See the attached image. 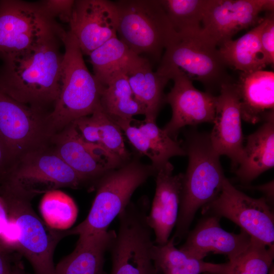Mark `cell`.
Returning a JSON list of instances; mask_svg holds the SVG:
<instances>
[{
    "label": "cell",
    "instance_id": "34",
    "mask_svg": "<svg viewBox=\"0 0 274 274\" xmlns=\"http://www.w3.org/2000/svg\"><path fill=\"white\" fill-rule=\"evenodd\" d=\"M267 22L260 37L262 61L265 66L274 63V14L273 11L267 12Z\"/></svg>",
    "mask_w": 274,
    "mask_h": 274
},
{
    "label": "cell",
    "instance_id": "37",
    "mask_svg": "<svg viewBox=\"0 0 274 274\" xmlns=\"http://www.w3.org/2000/svg\"><path fill=\"white\" fill-rule=\"evenodd\" d=\"M15 162L0 141V184L11 170Z\"/></svg>",
    "mask_w": 274,
    "mask_h": 274
},
{
    "label": "cell",
    "instance_id": "21",
    "mask_svg": "<svg viewBox=\"0 0 274 274\" xmlns=\"http://www.w3.org/2000/svg\"><path fill=\"white\" fill-rule=\"evenodd\" d=\"M121 72L125 76L135 99L145 110V120L156 121L165 103L164 89L169 80L153 71L149 60L134 54Z\"/></svg>",
    "mask_w": 274,
    "mask_h": 274
},
{
    "label": "cell",
    "instance_id": "29",
    "mask_svg": "<svg viewBox=\"0 0 274 274\" xmlns=\"http://www.w3.org/2000/svg\"><path fill=\"white\" fill-rule=\"evenodd\" d=\"M40 210L45 224L58 230L70 228L75 222L78 213L73 199L58 189L44 194L40 202Z\"/></svg>",
    "mask_w": 274,
    "mask_h": 274
},
{
    "label": "cell",
    "instance_id": "42",
    "mask_svg": "<svg viewBox=\"0 0 274 274\" xmlns=\"http://www.w3.org/2000/svg\"><path fill=\"white\" fill-rule=\"evenodd\" d=\"M0 249L2 250H3L4 251L3 249H2L1 248H0Z\"/></svg>",
    "mask_w": 274,
    "mask_h": 274
},
{
    "label": "cell",
    "instance_id": "8",
    "mask_svg": "<svg viewBox=\"0 0 274 274\" xmlns=\"http://www.w3.org/2000/svg\"><path fill=\"white\" fill-rule=\"evenodd\" d=\"M149 208L144 197L130 202L119 215L118 230L109 250L110 274H160L152 258L155 243L147 219Z\"/></svg>",
    "mask_w": 274,
    "mask_h": 274
},
{
    "label": "cell",
    "instance_id": "44",
    "mask_svg": "<svg viewBox=\"0 0 274 274\" xmlns=\"http://www.w3.org/2000/svg\"></svg>",
    "mask_w": 274,
    "mask_h": 274
},
{
    "label": "cell",
    "instance_id": "22",
    "mask_svg": "<svg viewBox=\"0 0 274 274\" xmlns=\"http://www.w3.org/2000/svg\"><path fill=\"white\" fill-rule=\"evenodd\" d=\"M116 234L108 230L79 235L75 249L57 264L54 274H104L105 255Z\"/></svg>",
    "mask_w": 274,
    "mask_h": 274
},
{
    "label": "cell",
    "instance_id": "35",
    "mask_svg": "<svg viewBox=\"0 0 274 274\" xmlns=\"http://www.w3.org/2000/svg\"><path fill=\"white\" fill-rule=\"evenodd\" d=\"M73 123L75 124L82 138L86 142L99 145V127L96 119L92 114L80 117Z\"/></svg>",
    "mask_w": 274,
    "mask_h": 274
},
{
    "label": "cell",
    "instance_id": "6",
    "mask_svg": "<svg viewBox=\"0 0 274 274\" xmlns=\"http://www.w3.org/2000/svg\"><path fill=\"white\" fill-rule=\"evenodd\" d=\"M85 181L48 145L18 158L0 184L6 192L30 200L35 196L60 188L78 189Z\"/></svg>",
    "mask_w": 274,
    "mask_h": 274
},
{
    "label": "cell",
    "instance_id": "16",
    "mask_svg": "<svg viewBox=\"0 0 274 274\" xmlns=\"http://www.w3.org/2000/svg\"><path fill=\"white\" fill-rule=\"evenodd\" d=\"M68 24L83 54L89 56L105 42L117 37V13L114 2L75 1Z\"/></svg>",
    "mask_w": 274,
    "mask_h": 274
},
{
    "label": "cell",
    "instance_id": "2",
    "mask_svg": "<svg viewBox=\"0 0 274 274\" xmlns=\"http://www.w3.org/2000/svg\"><path fill=\"white\" fill-rule=\"evenodd\" d=\"M182 146L188 157V165L183 174L179 212L172 237L176 245L187 235L198 210L219 195L226 178L210 133L190 130Z\"/></svg>",
    "mask_w": 274,
    "mask_h": 274
},
{
    "label": "cell",
    "instance_id": "10",
    "mask_svg": "<svg viewBox=\"0 0 274 274\" xmlns=\"http://www.w3.org/2000/svg\"><path fill=\"white\" fill-rule=\"evenodd\" d=\"M0 195L8 216L18 228L16 251L30 262L35 274H54V250L59 241L66 236L65 230L48 227L33 211L30 200L6 192H1Z\"/></svg>",
    "mask_w": 274,
    "mask_h": 274
},
{
    "label": "cell",
    "instance_id": "14",
    "mask_svg": "<svg viewBox=\"0 0 274 274\" xmlns=\"http://www.w3.org/2000/svg\"><path fill=\"white\" fill-rule=\"evenodd\" d=\"M273 0H209L202 31L219 47L238 31L255 26L264 12L273 11Z\"/></svg>",
    "mask_w": 274,
    "mask_h": 274
},
{
    "label": "cell",
    "instance_id": "36",
    "mask_svg": "<svg viewBox=\"0 0 274 274\" xmlns=\"http://www.w3.org/2000/svg\"><path fill=\"white\" fill-rule=\"evenodd\" d=\"M47 12L53 18L69 23L72 15L75 1L46 0L41 2Z\"/></svg>",
    "mask_w": 274,
    "mask_h": 274
},
{
    "label": "cell",
    "instance_id": "1",
    "mask_svg": "<svg viewBox=\"0 0 274 274\" xmlns=\"http://www.w3.org/2000/svg\"><path fill=\"white\" fill-rule=\"evenodd\" d=\"M63 36L51 37L26 50L2 57L0 89L33 108L47 112L49 107L53 108L60 90Z\"/></svg>",
    "mask_w": 274,
    "mask_h": 274
},
{
    "label": "cell",
    "instance_id": "31",
    "mask_svg": "<svg viewBox=\"0 0 274 274\" xmlns=\"http://www.w3.org/2000/svg\"><path fill=\"white\" fill-rule=\"evenodd\" d=\"M138 127L149 141L151 164L156 171L169 162L170 158L186 155L182 145L159 127L156 121L144 120L139 122Z\"/></svg>",
    "mask_w": 274,
    "mask_h": 274
},
{
    "label": "cell",
    "instance_id": "19",
    "mask_svg": "<svg viewBox=\"0 0 274 274\" xmlns=\"http://www.w3.org/2000/svg\"><path fill=\"white\" fill-rule=\"evenodd\" d=\"M173 170L174 166L169 161L154 176L155 193L147 219L157 245L168 242L178 217L183 174L174 175Z\"/></svg>",
    "mask_w": 274,
    "mask_h": 274
},
{
    "label": "cell",
    "instance_id": "9",
    "mask_svg": "<svg viewBox=\"0 0 274 274\" xmlns=\"http://www.w3.org/2000/svg\"><path fill=\"white\" fill-rule=\"evenodd\" d=\"M66 31L41 2L0 1V57L14 54Z\"/></svg>",
    "mask_w": 274,
    "mask_h": 274
},
{
    "label": "cell",
    "instance_id": "11",
    "mask_svg": "<svg viewBox=\"0 0 274 274\" xmlns=\"http://www.w3.org/2000/svg\"><path fill=\"white\" fill-rule=\"evenodd\" d=\"M49 112L21 103L0 89V141L15 162L48 144Z\"/></svg>",
    "mask_w": 274,
    "mask_h": 274
},
{
    "label": "cell",
    "instance_id": "27",
    "mask_svg": "<svg viewBox=\"0 0 274 274\" xmlns=\"http://www.w3.org/2000/svg\"><path fill=\"white\" fill-rule=\"evenodd\" d=\"M134 54L117 37L110 39L89 55L93 75L105 86Z\"/></svg>",
    "mask_w": 274,
    "mask_h": 274
},
{
    "label": "cell",
    "instance_id": "17",
    "mask_svg": "<svg viewBox=\"0 0 274 274\" xmlns=\"http://www.w3.org/2000/svg\"><path fill=\"white\" fill-rule=\"evenodd\" d=\"M214 124L210 133L212 146L221 156L228 157L237 168L244 148L240 103L235 82L223 85L217 96Z\"/></svg>",
    "mask_w": 274,
    "mask_h": 274
},
{
    "label": "cell",
    "instance_id": "4",
    "mask_svg": "<svg viewBox=\"0 0 274 274\" xmlns=\"http://www.w3.org/2000/svg\"><path fill=\"white\" fill-rule=\"evenodd\" d=\"M156 171L151 164L142 162L137 157L103 175L94 188L96 194L86 219L66 235H85L108 230V227L130 202L135 190Z\"/></svg>",
    "mask_w": 274,
    "mask_h": 274
},
{
    "label": "cell",
    "instance_id": "15",
    "mask_svg": "<svg viewBox=\"0 0 274 274\" xmlns=\"http://www.w3.org/2000/svg\"><path fill=\"white\" fill-rule=\"evenodd\" d=\"M167 77L174 81L173 87L165 95L172 116L163 129L172 138L176 140L179 131L186 126L214 123L217 96L195 88L192 80L178 69L170 71Z\"/></svg>",
    "mask_w": 274,
    "mask_h": 274
},
{
    "label": "cell",
    "instance_id": "33",
    "mask_svg": "<svg viewBox=\"0 0 274 274\" xmlns=\"http://www.w3.org/2000/svg\"><path fill=\"white\" fill-rule=\"evenodd\" d=\"M132 121L119 120L115 122L124 132L128 140L141 155L151 158V150L149 141L138 126L131 124Z\"/></svg>",
    "mask_w": 274,
    "mask_h": 274
},
{
    "label": "cell",
    "instance_id": "18",
    "mask_svg": "<svg viewBox=\"0 0 274 274\" xmlns=\"http://www.w3.org/2000/svg\"><path fill=\"white\" fill-rule=\"evenodd\" d=\"M220 218L207 215L191 231L188 232L180 249L189 256L203 260L209 253L223 254L231 260L246 250L253 238L241 230L239 233L223 229Z\"/></svg>",
    "mask_w": 274,
    "mask_h": 274
},
{
    "label": "cell",
    "instance_id": "40",
    "mask_svg": "<svg viewBox=\"0 0 274 274\" xmlns=\"http://www.w3.org/2000/svg\"><path fill=\"white\" fill-rule=\"evenodd\" d=\"M268 274H274L273 264L271 266L269 271Z\"/></svg>",
    "mask_w": 274,
    "mask_h": 274
},
{
    "label": "cell",
    "instance_id": "13",
    "mask_svg": "<svg viewBox=\"0 0 274 274\" xmlns=\"http://www.w3.org/2000/svg\"><path fill=\"white\" fill-rule=\"evenodd\" d=\"M49 145L91 188L108 171L125 163L100 146L86 142L73 122L53 134Z\"/></svg>",
    "mask_w": 274,
    "mask_h": 274
},
{
    "label": "cell",
    "instance_id": "5",
    "mask_svg": "<svg viewBox=\"0 0 274 274\" xmlns=\"http://www.w3.org/2000/svg\"><path fill=\"white\" fill-rule=\"evenodd\" d=\"M228 68L218 46L201 30L176 32L165 48L156 72L168 79V73L178 69L191 80L201 82L207 92L214 94L219 92L223 85L233 82Z\"/></svg>",
    "mask_w": 274,
    "mask_h": 274
},
{
    "label": "cell",
    "instance_id": "7",
    "mask_svg": "<svg viewBox=\"0 0 274 274\" xmlns=\"http://www.w3.org/2000/svg\"><path fill=\"white\" fill-rule=\"evenodd\" d=\"M117 37L134 54L159 60L176 33L160 0L114 2Z\"/></svg>",
    "mask_w": 274,
    "mask_h": 274
},
{
    "label": "cell",
    "instance_id": "32",
    "mask_svg": "<svg viewBox=\"0 0 274 274\" xmlns=\"http://www.w3.org/2000/svg\"><path fill=\"white\" fill-rule=\"evenodd\" d=\"M99 127V145L122 162L131 159V154L126 149L122 131L115 121L107 115L100 106L92 113Z\"/></svg>",
    "mask_w": 274,
    "mask_h": 274
},
{
    "label": "cell",
    "instance_id": "38",
    "mask_svg": "<svg viewBox=\"0 0 274 274\" xmlns=\"http://www.w3.org/2000/svg\"><path fill=\"white\" fill-rule=\"evenodd\" d=\"M9 217L7 207L3 198L0 195V236L7 225ZM0 248H2L1 246Z\"/></svg>",
    "mask_w": 274,
    "mask_h": 274
},
{
    "label": "cell",
    "instance_id": "23",
    "mask_svg": "<svg viewBox=\"0 0 274 274\" xmlns=\"http://www.w3.org/2000/svg\"><path fill=\"white\" fill-rule=\"evenodd\" d=\"M274 166V118L248 135L235 174L243 183L252 182Z\"/></svg>",
    "mask_w": 274,
    "mask_h": 274
},
{
    "label": "cell",
    "instance_id": "3",
    "mask_svg": "<svg viewBox=\"0 0 274 274\" xmlns=\"http://www.w3.org/2000/svg\"><path fill=\"white\" fill-rule=\"evenodd\" d=\"M62 41L64 52L60 90L48 116L51 136L76 119L93 113L99 106L104 87L89 71L78 41L70 30Z\"/></svg>",
    "mask_w": 274,
    "mask_h": 274
},
{
    "label": "cell",
    "instance_id": "26",
    "mask_svg": "<svg viewBox=\"0 0 274 274\" xmlns=\"http://www.w3.org/2000/svg\"><path fill=\"white\" fill-rule=\"evenodd\" d=\"M99 106L115 122L132 121L134 116L145 114L143 107L134 97L128 82L122 72L116 75L104 87Z\"/></svg>",
    "mask_w": 274,
    "mask_h": 274
},
{
    "label": "cell",
    "instance_id": "24",
    "mask_svg": "<svg viewBox=\"0 0 274 274\" xmlns=\"http://www.w3.org/2000/svg\"><path fill=\"white\" fill-rule=\"evenodd\" d=\"M267 22V17L241 37L227 41L219 47L225 64L240 72L262 70L265 66L262 61L260 37Z\"/></svg>",
    "mask_w": 274,
    "mask_h": 274
},
{
    "label": "cell",
    "instance_id": "43",
    "mask_svg": "<svg viewBox=\"0 0 274 274\" xmlns=\"http://www.w3.org/2000/svg\"><path fill=\"white\" fill-rule=\"evenodd\" d=\"M12 274H16V273H14L13 272Z\"/></svg>",
    "mask_w": 274,
    "mask_h": 274
},
{
    "label": "cell",
    "instance_id": "25",
    "mask_svg": "<svg viewBox=\"0 0 274 274\" xmlns=\"http://www.w3.org/2000/svg\"><path fill=\"white\" fill-rule=\"evenodd\" d=\"M175 246L172 237L164 245L153 246L152 260L160 274H218L220 271L222 263L207 262L191 257Z\"/></svg>",
    "mask_w": 274,
    "mask_h": 274
},
{
    "label": "cell",
    "instance_id": "39",
    "mask_svg": "<svg viewBox=\"0 0 274 274\" xmlns=\"http://www.w3.org/2000/svg\"><path fill=\"white\" fill-rule=\"evenodd\" d=\"M8 252L0 249V274H12L7 258Z\"/></svg>",
    "mask_w": 274,
    "mask_h": 274
},
{
    "label": "cell",
    "instance_id": "20",
    "mask_svg": "<svg viewBox=\"0 0 274 274\" xmlns=\"http://www.w3.org/2000/svg\"><path fill=\"white\" fill-rule=\"evenodd\" d=\"M242 119L256 124L274 118V73L240 72L235 81Z\"/></svg>",
    "mask_w": 274,
    "mask_h": 274
},
{
    "label": "cell",
    "instance_id": "30",
    "mask_svg": "<svg viewBox=\"0 0 274 274\" xmlns=\"http://www.w3.org/2000/svg\"><path fill=\"white\" fill-rule=\"evenodd\" d=\"M176 32L202 30V22L209 0H160Z\"/></svg>",
    "mask_w": 274,
    "mask_h": 274
},
{
    "label": "cell",
    "instance_id": "28",
    "mask_svg": "<svg viewBox=\"0 0 274 274\" xmlns=\"http://www.w3.org/2000/svg\"><path fill=\"white\" fill-rule=\"evenodd\" d=\"M274 247L253 239L248 248L234 259L222 263L218 274H268L273 265Z\"/></svg>",
    "mask_w": 274,
    "mask_h": 274
},
{
    "label": "cell",
    "instance_id": "41",
    "mask_svg": "<svg viewBox=\"0 0 274 274\" xmlns=\"http://www.w3.org/2000/svg\"><path fill=\"white\" fill-rule=\"evenodd\" d=\"M203 274H209V273H204Z\"/></svg>",
    "mask_w": 274,
    "mask_h": 274
},
{
    "label": "cell",
    "instance_id": "12",
    "mask_svg": "<svg viewBox=\"0 0 274 274\" xmlns=\"http://www.w3.org/2000/svg\"><path fill=\"white\" fill-rule=\"evenodd\" d=\"M201 213L225 217L251 237L267 247L273 246L274 215L265 197L253 198L235 188L225 178L221 191L201 208Z\"/></svg>",
    "mask_w": 274,
    "mask_h": 274
}]
</instances>
